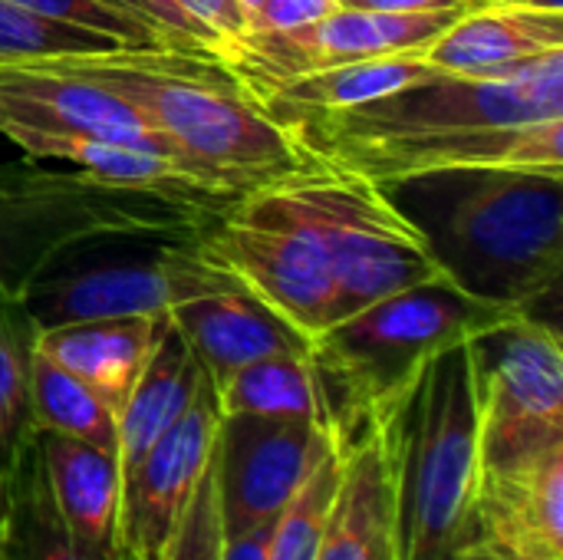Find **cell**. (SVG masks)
<instances>
[{"label":"cell","mask_w":563,"mask_h":560,"mask_svg":"<svg viewBox=\"0 0 563 560\" xmlns=\"http://www.w3.org/2000/svg\"><path fill=\"white\" fill-rule=\"evenodd\" d=\"M300 149L379 185L455 168L563 172V50L501 76H435L287 125Z\"/></svg>","instance_id":"1"},{"label":"cell","mask_w":563,"mask_h":560,"mask_svg":"<svg viewBox=\"0 0 563 560\" xmlns=\"http://www.w3.org/2000/svg\"><path fill=\"white\" fill-rule=\"evenodd\" d=\"M465 294L531 314L563 267V172L455 168L383 185Z\"/></svg>","instance_id":"2"},{"label":"cell","mask_w":563,"mask_h":560,"mask_svg":"<svg viewBox=\"0 0 563 560\" xmlns=\"http://www.w3.org/2000/svg\"><path fill=\"white\" fill-rule=\"evenodd\" d=\"M139 109L191 165L238 195L313 165L297 135L271 119L218 56L175 50H119L56 63Z\"/></svg>","instance_id":"3"},{"label":"cell","mask_w":563,"mask_h":560,"mask_svg":"<svg viewBox=\"0 0 563 560\" xmlns=\"http://www.w3.org/2000/svg\"><path fill=\"white\" fill-rule=\"evenodd\" d=\"M376 409L393 446L399 560H442L459 541L478 479L472 340L429 356Z\"/></svg>","instance_id":"4"},{"label":"cell","mask_w":563,"mask_h":560,"mask_svg":"<svg viewBox=\"0 0 563 560\" xmlns=\"http://www.w3.org/2000/svg\"><path fill=\"white\" fill-rule=\"evenodd\" d=\"M221 211L109 185L82 168H43L33 158L0 165V294L26 297L66 251L86 241L195 238Z\"/></svg>","instance_id":"5"},{"label":"cell","mask_w":563,"mask_h":560,"mask_svg":"<svg viewBox=\"0 0 563 560\" xmlns=\"http://www.w3.org/2000/svg\"><path fill=\"white\" fill-rule=\"evenodd\" d=\"M515 314L525 310L488 304L439 277L336 320L310 343L330 422L356 419L396 393L429 356L468 343Z\"/></svg>","instance_id":"6"},{"label":"cell","mask_w":563,"mask_h":560,"mask_svg":"<svg viewBox=\"0 0 563 560\" xmlns=\"http://www.w3.org/2000/svg\"><path fill=\"white\" fill-rule=\"evenodd\" d=\"M274 185L307 218L327 251L336 320L406 287L445 277L426 234L379 182L313 162Z\"/></svg>","instance_id":"7"},{"label":"cell","mask_w":563,"mask_h":560,"mask_svg":"<svg viewBox=\"0 0 563 560\" xmlns=\"http://www.w3.org/2000/svg\"><path fill=\"white\" fill-rule=\"evenodd\" d=\"M115 238V254L76 257L66 251L23 297L36 330L106 320V317H168L178 304L238 290L241 284L198 251L195 238Z\"/></svg>","instance_id":"8"},{"label":"cell","mask_w":563,"mask_h":560,"mask_svg":"<svg viewBox=\"0 0 563 560\" xmlns=\"http://www.w3.org/2000/svg\"><path fill=\"white\" fill-rule=\"evenodd\" d=\"M198 251L310 343L333 327L336 287L327 251L274 182L228 205L198 234Z\"/></svg>","instance_id":"9"},{"label":"cell","mask_w":563,"mask_h":560,"mask_svg":"<svg viewBox=\"0 0 563 560\" xmlns=\"http://www.w3.org/2000/svg\"><path fill=\"white\" fill-rule=\"evenodd\" d=\"M478 389V472L563 446V343L558 327L515 314L472 340Z\"/></svg>","instance_id":"10"},{"label":"cell","mask_w":563,"mask_h":560,"mask_svg":"<svg viewBox=\"0 0 563 560\" xmlns=\"http://www.w3.org/2000/svg\"><path fill=\"white\" fill-rule=\"evenodd\" d=\"M468 10L442 13H386L336 3L327 17L287 33H244L218 59L244 89H257L287 76L330 69L343 63L422 53Z\"/></svg>","instance_id":"11"},{"label":"cell","mask_w":563,"mask_h":560,"mask_svg":"<svg viewBox=\"0 0 563 560\" xmlns=\"http://www.w3.org/2000/svg\"><path fill=\"white\" fill-rule=\"evenodd\" d=\"M333 446V422L221 416L211 465L224 538L274 525Z\"/></svg>","instance_id":"12"},{"label":"cell","mask_w":563,"mask_h":560,"mask_svg":"<svg viewBox=\"0 0 563 560\" xmlns=\"http://www.w3.org/2000/svg\"><path fill=\"white\" fill-rule=\"evenodd\" d=\"M218 396L205 373L195 399L122 479L119 551L129 560H162L201 475L211 465Z\"/></svg>","instance_id":"13"},{"label":"cell","mask_w":563,"mask_h":560,"mask_svg":"<svg viewBox=\"0 0 563 560\" xmlns=\"http://www.w3.org/2000/svg\"><path fill=\"white\" fill-rule=\"evenodd\" d=\"M455 548L495 560H563V446L478 472Z\"/></svg>","instance_id":"14"},{"label":"cell","mask_w":563,"mask_h":560,"mask_svg":"<svg viewBox=\"0 0 563 560\" xmlns=\"http://www.w3.org/2000/svg\"><path fill=\"white\" fill-rule=\"evenodd\" d=\"M13 129L89 135V139L148 149V152L188 162L125 99L59 66H3L0 69V135Z\"/></svg>","instance_id":"15"},{"label":"cell","mask_w":563,"mask_h":560,"mask_svg":"<svg viewBox=\"0 0 563 560\" xmlns=\"http://www.w3.org/2000/svg\"><path fill=\"white\" fill-rule=\"evenodd\" d=\"M336 432L340 482L317 560H399L396 469L386 419L369 406Z\"/></svg>","instance_id":"16"},{"label":"cell","mask_w":563,"mask_h":560,"mask_svg":"<svg viewBox=\"0 0 563 560\" xmlns=\"http://www.w3.org/2000/svg\"><path fill=\"white\" fill-rule=\"evenodd\" d=\"M33 452L46 495L76 548L89 560H115L122 508L115 455L56 432H33Z\"/></svg>","instance_id":"17"},{"label":"cell","mask_w":563,"mask_h":560,"mask_svg":"<svg viewBox=\"0 0 563 560\" xmlns=\"http://www.w3.org/2000/svg\"><path fill=\"white\" fill-rule=\"evenodd\" d=\"M168 320L195 350L211 386H221L231 373L254 360L310 353V340L244 287L185 300L168 314Z\"/></svg>","instance_id":"18"},{"label":"cell","mask_w":563,"mask_h":560,"mask_svg":"<svg viewBox=\"0 0 563 560\" xmlns=\"http://www.w3.org/2000/svg\"><path fill=\"white\" fill-rule=\"evenodd\" d=\"M26 158L33 162H69L73 168H82L109 185L135 188V191H152L165 198H188L201 205H218L228 208L231 201L244 198L224 182L211 178L208 172L148 152V149H132L106 139H89V135H63V132H26L13 129L3 132Z\"/></svg>","instance_id":"19"},{"label":"cell","mask_w":563,"mask_h":560,"mask_svg":"<svg viewBox=\"0 0 563 560\" xmlns=\"http://www.w3.org/2000/svg\"><path fill=\"white\" fill-rule=\"evenodd\" d=\"M563 50V13L485 3L462 13L419 56L449 76H501Z\"/></svg>","instance_id":"20"},{"label":"cell","mask_w":563,"mask_h":560,"mask_svg":"<svg viewBox=\"0 0 563 560\" xmlns=\"http://www.w3.org/2000/svg\"><path fill=\"white\" fill-rule=\"evenodd\" d=\"M162 317L76 320L33 333V347L82 380L115 416L125 406L155 347Z\"/></svg>","instance_id":"21"},{"label":"cell","mask_w":563,"mask_h":560,"mask_svg":"<svg viewBox=\"0 0 563 560\" xmlns=\"http://www.w3.org/2000/svg\"><path fill=\"white\" fill-rule=\"evenodd\" d=\"M435 76H442V69L429 66L419 53H399V56L343 63L330 69L287 76V79H277L247 92L271 119H277L280 125H294L300 119L356 109L363 102L383 99L396 89H406Z\"/></svg>","instance_id":"22"},{"label":"cell","mask_w":563,"mask_h":560,"mask_svg":"<svg viewBox=\"0 0 563 560\" xmlns=\"http://www.w3.org/2000/svg\"><path fill=\"white\" fill-rule=\"evenodd\" d=\"M201 380H205V370L195 350L188 347L181 330L168 317H162L148 363L142 376L135 380L125 406L115 416V462H119L122 479L145 459V452L162 439V432L185 413Z\"/></svg>","instance_id":"23"},{"label":"cell","mask_w":563,"mask_h":560,"mask_svg":"<svg viewBox=\"0 0 563 560\" xmlns=\"http://www.w3.org/2000/svg\"><path fill=\"white\" fill-rule=\"evenodd\" d=\"M214 396L221 416L330 422L310 353H277L254 360L214 386Z\"/></svg>","instance_id":"24"},{"label":"cell","mask_w":563,"mask_h":560,"mask_svg":"<svg viewBox=\"0 0 563 560\" xmlns=\"http://www.w3.org/2000/svg\"><path fill=\"white\" fill-rule=\"evenodd\" d=\"M30 422L33 432L69 436L115 455V413L36 347L30 350Z\"/></svg>","instance_id":"25"},{"label":"cell","mask_w":563,"mask_h":560,"mask_svg":"<svg viewBox=\"0 0 563 560\" xmlns=\"http://www.w3.org/2000/svg\"><path fill=\"white\" fill-rule=\"evenodd\" d=\"M33 320L23 297L0 294V479L20 472L30 446V350Z\"/></svg>","instance_id":"26"},{"label":"cell","mask_w":563,"mask_h":560,"mask_svg":"<svg viewBox=\"0 0 563 560\" xmlns=\"http://www.w3.org/2000/svg\"><path fill=\"white\" fill-rule=\"evenodd\" d=\"M132 50L109 33H96L76 23L30 13L10 0H0V69L3 66H40L69 56H106Z\"/></svg>","instance_id":"27"},{"label":"cell","mask_w":563,"mask_h":560,"mask_svg":"<svg viewBox=\"0 0 563 560\" xmlns=\"http://www.w3.org/2000/svg\"><path fill=\"white\" fill-rule=\"evenodd\" d=\"M336 482H340V432H336V446L323 455V462L313 469V475L300 485V492L290 498L284 515L274 521L267 560H317L327 515L336 495Z\"/></svg>","instance_id":"28"},{"label":"cell","mask_w":563,"mask_h":560,"mask_svg":"<svg viewBox=\"0 0 563 560\" xmlns=\"http://www.w3.org/2000/svg\"><path fill=\"white\" fill-rule=\"evenodd\" d=\"M13 521H16V560H89L69 538L66 525L59 521L46 495L33 446L16 472Z\"/></svg>","instance_id":"29"},{"label":"cell","mask_w":563,"mask_h":560,"mask_svg":"<svg viewBox=\"0 0 563 560\" xmlns=\"http://www.w3.org/2000/svg\"><path fill=\"white\" fill-rule=\"evenodd\" d=\"M30 13L49 17V20H63V23H76L96 33H109L115 40H122L132 50H175L185 53L165 30H158L152 20L115 7L109 0H10ZM195 56V53H191Z\"/></svg>","instance_id":"30"},{"label":"cell","mask_w":563,"mask_h":560,"mask_svg":"<svg viewBox=\"0 0 563 560\" xmlns=\"http://www.w3.org/2000/svg\"><path fill=\"white\" fill-rule=\"evenodd\" d=\"M221 554H224V528L218 512V482H214V465H208L162 560H221Z\"/></svg>","instance_id":"31"},{"label":"cell","mask_w":563,"mask_h":560,"mask_svg":"<svg viewBox=\"0 0 563 560\" xmlns=\"http://www.w3.org/2000/svg\"><path fill=\"white\" fill-rule=\"evenodd\" d=\"M172 3L198 26V33L214 50V56H221L247 30L244 10L238 7V0H172Z\"/></svg>","instance_id":"32"},{"label":"cell","mask_w":563,"mask_h":560,"mask_svg":"<svg viewBox=\"0 0 563 560\" xmlns=\"http://www.w3.org/2000/svg\"><path fill=\"white\" fill-rule=\"evenodd\" d=\"M336 0H261L244 33H287L327 17Z\"/></svg>","instance_id":"33"},{"label":"cell","mask_w":563,"mask_h":560,"mask_svg":"<svg viewBox=\"0 0 563 560\" xmlns=\"http://www.w3.org/2000/svg\"><path fill=\"white\" fill-rule=\"evenodd\" d=\"M360 10H386V13H442V10H475L488 0H343Z\"/></svg>","instance_id":"34"},{"label":"cell","mask_w":563,"mask_h":560,"mask_svg":"<svg viewBox=\"0 0 563 560\" xmlns=\"http://www.w3.org/2000/svg\"><path fill=\"white\" fill-rule=\"evenodd\" d=\"M271 531L274 525L224 538V554L221 560H267V545H271Z\"/></svg>","instance_id":"35"},{"label":"cell","mask_w":563,"mask_h":560,"mask_svg":"<svg viewBox=\"0 0 563 560\" xmlns=\"http://www.w3.org/2000/svg\"><path fill=\"white\" fill-rule=\"evenodd\" d=\"M16 475L0 479V560H16V521H13Z\"/></svg>","instance_id":"36"},{"label":"cell","mask_w":563,"mask_h":560,"mask_svg":"<svg viewBox=\"0 0 563 560\" xmlns=\"http://www.w3.org/2000/svg\"><path fill=\"white\" fill-rule=\"evenodd\" d=\"M521 7L544 10V13H563V0H518Z\"/></svg>","instance_id":"37"},{"label":"cell","mask_w":563,"mask_h":560,"mask_svg":"<svg viewBox=\"0 0 563 560\" xmlns=\"http://www.w3.org/2000/svg\"><path fill=\"white\" fill-rule=\"evenodd\" d=\"M442 560H495V558H485V554H472V551H459V548H452V551H449Z\"/></svg>","instance_id":"38"},{"label":"cell","mask_w":563,"mask_h":560,"mask_svg":"<svg viewBox=\"0 0 563 560\" xmlns=\"http://www.w3.org/2000/svg\"><path fill=\"white\" fill-rule=\"evenodd\" d=\"M257 3H261V0H238V7L244 10V20H251V13L257 10Z\"/></svg>","instance_id":"39"},{"label":"cell","mask_w":563,"mask_h":560,"mask_svg":"<svg viewBox=\"0 0 563 560\" xmlns=\"http://www.w3.org/2000/svg\"><path fill=\"white\" fill-rule=\"evenodd\" d=\"M109 3H115V7H125V10H132V7H129L125 0H109ZM132 13H135V10H132ZM139 17H142V13H139ZM158 30H162V26H158Z\"/></svg>","instance_id":"40"},{"label":"cell","mask_w":563,"mask_h":560,"mask_svg":"<svg viewBox=\"0 0 563 560\" xmlns=\"http://www.w3.org/2000/svg\"><path fill=\"white\" fill-rule=\"evenodd\" d=\"M488 3H518V0H488Z\"/></svg>","instance_id":"41"},{"label":"cell","mask_w":563,"mask_h":560,"mask_svg":"<svg viewBox=\"0 0 563 560\" xmlns=\"http://www.w3.org/2000/svg\"><path fill=\"white\" fill-rule=\"evenodd\" d=\"M115 560H129V558H125V554H122V551H119V554H115Z\"/></svg>","instance_id":"42"},{"label":"cell","mask_w":563,"mask_h":560,"mask_svg":"<svg viewBox=\"0 0 563 560\" xmlns=\"http://www.w3.org/2000/svg\"><path fill=\"white\" fill-rule=\"evenodd\" d=\"M336 3H343V0H336Z\"/></svg>","instance_id":"43"}]
</instances>
